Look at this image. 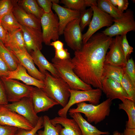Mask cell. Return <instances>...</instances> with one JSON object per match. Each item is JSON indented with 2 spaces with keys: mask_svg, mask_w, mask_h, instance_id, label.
I'll list each match as a JSON object with an SVG mask.
<instances>
[{
  "mask_svg": "<svg viewBox=\"0 0 135 135\" xmlns=\"http://www.w3.org/2000/svg\"><path fill=\"white\" fill-rule=\"evenodd\" d=\"M112 39L102 32L94 34L74 51L71 59L76 75L86 84L101 90L105 57Z\"/></svg>",
  "mask_w": 135,
  "mask_h": 135,
  "instance_id": "obj_1",
  "label": "cell"
},
{
  "mask_svg": "<svg viewBox=\"0 0 135 135\" xmlns=\"http://www.w3.org/2000/svg\"><path fill=\"white\" fill-rule=\"evenodd\" d=\"M112 100L107 98L97 105L82 102L76 104V108H70L68 112L70 115L75 112L84 114L90 123L96 124L104 120L109 116Z\"/></svg>",
  "mask_w": 135,
  "mask_h": 135,
  "instance_id": "obj_2",
  "label": "cell"
},
{
  "mask_svg": "<svg viewBox=\"0 0 135 135\" xmlns=\"http://www.w3.org/2000/svg\"><path fill=\"white\" fill-rule=\"evenodd\" d=\"M45 75L44 85L42 90L50 98L64 108L70 97V87L62 78L55 77L47 71Z\"/></svg>",
  "mask_w": 135,
  "mask_h": 135,
  "instance_id": "obj_3",
  "label": "cell"
},
{
  "mask_svg": "<svg viewBox=\"0 0 135 135\" xmlns=\"http://www.w3.org/2000/svg\"><path fill=\"white\" fill-rule=\"evenodd\" d=\"M71 59L60 60L54 58L52 59V63L60 77L68 84L71 90H86L92 89L91 86L84 82L75 74Z\"/></svg>",
  "mask_w": 135,
  "mask_h": 135,
  "instance_id": "obj_4",
  "label": "cell"
},
{
  "mask_svg": "<svg viewBox=\"0 0 135 135\" xmlns=\"http://www.w3.org/2000/svg\"><path fill=\"white\" fill-rule=\"evenodd\" d=\"M69 91L70 96L67 104L58 112L59 116L67 117L69 110L76 104L85 102H88L94 105L99 104L102 95V90L98 88L86 90L70 89Z\"/></svg>",
  "mask_w": 135,
  "mask_h": 135,
  "instance_id": "obj_5",
  "label": "cell"
},
{
  "mask_svg": "<svg viewBox=\"0 0 135 135\" xmlns=\"http://www.w3.org/2000/svg\"><path fill=\"white\" fill-rule=\"evenodd\" d=\"M0 78L4 86L8 102H17L23 98L31 97L33 87L15 80Z\"/></svg>",
  "mask_w": 135,
  "mask_h": 135,
  "instance_id": "obj_6",
  "label": "cell"
},
{
  "mask_svg": "<svg viewBox=\"0 0 135 135\" xmlns=\"http://www.w3.org/2000/svg\"><path fill=\"white\" fill-rule=\"evenodd\" d=\"M113 24L101 32L106 36L112 38L117 36H122L135 30V21L132 12L130 9L123 12L120 18L113 19Z\"/></svg>",
  "mask_w": 135,
  "mask_h": 135,
  "instance_id": "obj_7",
  "label": "cell"
},
{
  "mask_svg": "<svg viewBox=\"0 0 135 135\" xmlns=\"http://www.w3.org/2000/svg\"><path fill=\"white\" fill-rule=\"evenodd\" d=\"M90 7L92 9L93 15L87 30L82 35L83 43L87 42L98 30L103 27L110 26L113 22V18L100 9L97 5L92 4Z\"/></svg>",
  "mask_w": 135,
  "mask_h": 135,
  "instance_id": "obj_8",
  "label": "cell"
},
{
  "mask_svg": "<svg viewBox=\"0 0 135 135\" xmlns=\"http://www.w3.org/2000/svg\"><path fill=\"white\" fill-rule=\"evenodd\" d=\"M42 30L43 42L46 45L50 46L51 40L54 41L59 38V23L58 17L52 11L44 13L40 19Z\"/></svg>",
  "mask_w": 135,
  "mask_h": 135,
  "instance_id": "obj_9",
  "label": "cell"
},
{
  "mask_svg": "<svg viewBox=\"0 0 135 135\" xmlns=\"http://www.w3.org/2000/svg\"><path fill=\"white\" fill-rule=\"evenodd\" d=\"M0 125L29 130L34 127L26 118L4 105H0Z\"/></svg>",
  "mask_w": 135,
  "mask_h": 135,
  "instance_id": "obj_10",
  "label": "cell"
},
{
  "mask_svg": "<svg viewBox=\"0 0 135 135\" xmlns=\"http://www.w3.org/2000/svg\"><path fill=\"white\" fill-rule=\"evenodd\" d=\"M4 106L24 118L34 127L38 120L40 117L34 111L31 97H24L18 101Z\"/></svg>",
  "mask_w": 135,
  "mask_h": 135,
  "instance_id": "obj_11",
  "label": "cell"
},
{
  "mask_svg": "<svg viewBox=\"0 0 135 135\" xmlns=\"http://www.w3.org/2000/svg\"><path fill=\"white\" fill-rule=\"evenodd\" d=\"M80 20V16L69 22L65 27L63 32L67 46L74 51L80 50L83 44Z\"/></svg>",
  "mask_w": 135,
  "mask_h": 135,
  "instance_id": "obj_12",
  "label": "cell"
},
{
  "mask_svg": "<svg viewBox=\"0 0 135 135\" xmlns=\"http://www.w3.org/2000/svg\"><path fill=\"white\" fill-rule=\"evenodd\" d=\"M122 36H116L110 45L109 50L105 57L104 64L118 66L122 68L127 60L125 57L122 46Z\"/></svg>",
  "mask_w": 135,
  "mask_h": 135,
  "instance_id": "obj_13",
  "label": "cell"
},
{
  "mask_svg": "<svg viewBox=\"0 0 135 135\" xmlns=\"http://www.w3.org/2000/svg\"><path fill=\"white\" fill-rule=\"evenodd\" d=\"M34 111L37 113L48 110L54 106L58 104L50 98L42 89L33 87L31 97Z\"/></svg>",
  "mask_w": 135,
  "mask_h": 135,
  "instance_id": "obj_14",
  "label": "cell"
},
{
  "mask_svg": "<svg viewBox=\"0 0 135 135\" xmlns=\"http://www.w3.org/2000/svg\"><path fill=\"white\" fill-rule=\"evenodd\" d=\"M22 31L25 47L28 52L30 53L42 48L43 37L42 31L22 26Z\"/></svg>",
  "mask_w": 135,
  "mask_h": 135,
  "instance_id": "obj_15",
  "label": "cell"
},
{
  "mask_svg": "<svg viewBox=\"0 0 135 135\" xmlns=\"http://www.w3.org/2000/svg\"><path fill=\"white\" fill-rule=\"evenodd\" d=\"M12 51L17 58L19 63L25 68L30 75L36 79L44 81L45 75L42 73L36 68L31 55L26 48Z\"/></svg>",
  "mask_w": 135,
  "mask_h": 135,
  "instance_id": "obj_16",
  "label": "cell"
},
{
  "mask_svg": "<svg viewBox=\"0 0 135 135\" xmlns=\"http://www.w3.org/2000/svg\"><path fill=\"white\" fill-rule=\"evenodd\" d=\"M102 88V91L107 98L112 100L118 99L121 101L126 99L130 100L120 83L117 81L103 78Z\"/></svg>",
  "mask_w": 135,
  "mask_h": 135,
  "instance_id": "obj_17",
  "label": "cell"
},
{
  "mask_svg": "<svg viewBox=\"0 0 135 135\" xmlns=\"http://www.w3.org/2000/svg\"><path fill=\"white\" fill-rule=\"evenodd\" d=\"M52 8L56 12L58 18L60 36L63 34L64 28L68 24L80 17L81 12L62 7L54 2L52 3Z\"/></svg>",
  "mask_w": 135,
  "mask_h": 135,
  "instance_id": "obj_18",
  "label": "cell"
},
{
  "mask_svg": "<svg viewBox=\"0 0 135 135\" xmlns=\"http://www.w3.org/2000/svg\"><path fill=\"white\" fill-rule=\"evenodd\" d=\"M17 2L15 4L12 12L18 22L21 26L42 31L40 20L26 12Z\"/></svg>",
  "mask_w": 135,
  "mask_h": 135,
  "instance_id": "obj_19",
  "label": "cell"
},
{
  "mask_svg": "<svg viewBox=\"0 0 135 135\" xmlns=\"http://www.w3.org/2000/svg\"><path fill=\"white\" fill-rule=\"evenodd\" d=\"M5 77L7 79L20 80L26 85L34 86L42 89L44 86V82L36 79L30 75L25 68L20 63L16 70L10 71L8 76Z\"/></svg>",
  "mask_w": 135,
  "mask_h": 135,
  "instance_id": "obj_20",
  "label": "cell"
},
{
  "mask_svg": "<svg viewBox=\"0 0 135 135\" xmlns=\"http://www.w3.org/2000/svg\"><path fill=\"white\" fill-rule=\"evenodd\" d=\"M50 120L54 126L59 124L64 127L61 130L60 135H82L78 123L73 118L59 116L50 119Z\"/></svg>",
  "mask_w": 135,
  "mask_h": 135,
  "instance_id": "obj_21",
  "label": "cell"
},
{
  "mask_svg": "<svg viewBox=\"0 0 135 135\" xmlns=\"http://www.w3.org/2000/svg\"><path fill=\"white\" fill-rule=\"evenodd\" d=\"M30 53L34 63L38 66L40 71L42 73L45 75L46 71H48L54 77H60L58 72L52 63L47 60L40 50H37L32 51Z\"/></svg>",
  "mask_w": 135,
  "mask_h": 135,
  "instance_id": "obj_22",
  "label": "cell"
},
{
  "mask_svg": "<svg viewBox=\"0 0 135 135\" xmlns=\"http://www.w3.org/2000/svg\"><path fill=\"white\" fill-rule=\"evenodd\" d=\"M78 123L82 135H108V131L103 132L98 130L84 118L80 113L75 112L70 115Z\"/></svg>",
  "mask_w": 135,
  "mask_h": 135,
  "instance_id": "obj_23",
  "label": "cell"
},
{
  "mask_svg": "<svg viewBox=\"0 0 135 135\" xmlns=\"http://www.w3.org/2000/svg\"><path fill=\"white\" fill-rule=\"evenodd\" d=\"M4 44L6 47L12 51L16 50L26 48L21 29L8 33Z\"/></svg>",
  "mask_w": 135,
  "mask_h": 135,
  "instance_id": "obj_24",
  "label": "cell"
},
{
  "mask_svg": "<svg viewBox=\"0 0 135 135\" xmlns=\"http://www.w3.org/2000/svg\"><path fill=\"white\" fill-rule=\"evenodd\" d=\"M0 57L10 71L16 70L19 63L17 58L12 51L6 47L0 40Z\"/></svg>",
  "mask_w": 135,
  "mask_h": 135,
  "instance_id": "obj_25",
  "label": "cell"
},
{
  "mask_svg": "<svg viewBox=\"0 0 135 135\" xmlns=\"http://www.w3.org/2000/svg\"><path fill=\"white\" fill-rule=\"evenodd\" d=\"M122 102L118 104V108L124 110L126 113L128 118L126 122V127L131 128H135V102L131 100L125 99Z\"/></svg>",
  "mask_w": 135,
  "mask_h": 135,
  "instance_id": "obj_26",
  "label": "cell"
},
{
  "mask_svg": "<svg viewBox=\"0 0 135 135\" xmlns=\"http://www.w3.org/2000/svg\"><path fill=\"white\" fill-rule=\"evenodd\" d=\"M18 4L27 12L32 14L40 20L44 13L39 6L36 0H22L18 1Z\"/></svg>",
  "mask_w": 135,
  "mask_h": 135,
  "instance_id": "obj_27",
  "label": "cell"
},
{
  "mask_svg": "<svg viewBox=\"0 0 135 135\" xmlns=\"http://www.w3.org/2000/svg\"><path fill=\"white\" fill-rule=\"evenodd\" d=\"M124 74L123 68L120 67L104 64L102 72L103 78L110 79L120 83Z\"/></svg>",
  "mask_w": 135,
  "mask_h": 135,
  "instance_id": "obj_28",
  "label": "cell"
},
{
  "mask_svg": "<svg viewBox=\"0 0 135 135\" xmlns=\"http://www.w3.org/2000/svg\"><path fill=\"white\" fill-rule=\"evenodd\" d=\"M96 0H62L60 3L65 7L72 10L80 12L86 9L87 6H90L92 4L97 5Z\"/></svg>",
  "mask_w": 135,
  "mask_h": 135,
  "instance_id": "obj_29",
  "label": "cell"
},
{
  "mask_svg": "<svg viewBox=\"0 0 135 135\" xmlns=\"http://www.w3.org/2000/svg\"><path fill=\"white\" fill-rule=\"evenodd\" d=\"M97 6L102 10L110 15L114 19H118L122 16L123 12L114 6L108 0H98Z\"/></svg>",
  "mask_w": 135,
  "mask_h": 135,
  "instance_id": "obj_30",
  "label": "cell"
},
{
  "mask_svg": "<svg viewBox=\"0 0 135 135\" xmlns=\"http://www.w3.org/2000/svg\"><path fill=\"white\" fill-rule=\"evenodd\" d=\"M44 130H38V135H60V134L62 128V126L57 124L54 126L51 123L49 118L46 115L43 116Z\"/></svg>",
  "mask_w": 135,
  "mask_h": 135,
  "instance_id": "obj_31",
  "label": "cell"
},
{
  "mask_svg": "<svg viewBox=\"0 0 135 135\" xmlns=\"http://www.w3.org/2000/svg\"><path fill=\"white\" fill-rule=\"evenodd\" d=\"M1 24L8 32H13L20 28L22 26L18 22L12 12L4 16L2 19Z\"/></svg>",
  "mask_w": 135,
  "mask_h": 135,
  "instance_id": "obj_32",
  "label": "cell"
},
{
  "mask_svg": "<svg viewBox=\"0 0 135 135\" xmlns=\"http://www.w3.org/2000/svg\"><path fill=\"white\" fill-rule=\"evenodd\" d=\"M120 84L130 100L135 102V86L124 72Z\"/></svg>",
  "mask_w": 135,
  "mask_h": 135,
  "instance_id": "obj_33",
  "label": "cell"
},
{
  "mask_svg": "<svg viewBox=\"0 0 135 135\" xmlns=\"http://www.w3.org/2000/svg\"><path fill=\"white\" fill-rule=\"evenodd\" d=\"M18 0H0V22L5 15L12 12Z\"/></svg>",
  "mask_w": 135,
  "mask_h": 135,
  "instance_id": "obj_34",
  "label": "cell"
},
{
  "mask_svg": "<svg viewBox=\"0 0 135 135\" xmlns=\"http://www.w3.org/2000/svg\"><path fill=\"white\" fill-rule=\"evenodd\" d=\"M93 15V11L90 7L81 12L80 16V25L82 31L87 26L89 25Z\"/></svg>",
  "mask_w": 135,
  "mask_h": 135,
  "instance_id": "obj_35",
  "label": "cell"
},
{
  "mask_svg": "<svg viewBox=\"0 0 135 135\" xmlns=\"http://www.w3.org/2000/svg\"><path fill=\"white\" fill-rule=\"evenodd\" d=\"M123 69L124 72L127 74L133 84L135 86V65L132 58L127 60Z\"/></svg>",
  "mask_w": 135,
  "mask_h": 135,
  "instance_id": "obj_36",
  "label": "cell"
},
{
  "mask_svg": "<svg viewBox=\"0 0 135 135\" xmlns=\"http://www.w3.org/2000/svg\"><path fill=\"white\" fill-rule=\"evenodd\" d=\"M43 119L42 116H40L38 120L36 126L31 130H27L18 128L17 135H36V132L43 127Z\"/></svg>",
  "mask_w": 135,
  "mask_h": 135,
  "instance_id": "obj_37",
  "label": "cell"
},
{
  "mask_svg": "<svg viewBox=\"0 0 135 135\" xmlns=\"http://www.w3.org/2000/svg\"><path fill=\"white\" fill-rule=\"evenodd\" d=\"M122 46L125 57L127 60L129 55L133 52V48L129 44L126 34L122 36Z\"/></svg>",
  "mask_w": 135,
  "mask_h": 135,
  "instance_id": "obj_38",
  "label": "cell"
},
{
  "mask_svg": "<svg viewBox=\"0 0 135 135\" xmlns=\"http://www.w3.org/2000/svg\"><path fill=\"white\" fill-rule=\"evenodd\" d=\"M18 129L15 127L0 125V135H16Z\"/></svg>",
  "mask_w": 135,
  "mask_h": 135,
  "instance_id": "obj_39",
  "label": "cell"
},
{
  "mask_svg": "<svg viewBox=\"0 0 135 135\" xmlns=\"http://www.w3.org/2000/svg\"><path fill=\"white\" fill-rule=\"evenodd\" d=\"M39 6L43 9L44 13H48L52 11V0H37Z\"/></svg>",
  "mask_w": 135,
  "mask_h": 135,
  "instance_id": "obj_40",
  "label": "cell"
},
{
  "mask_svg": "<svg viewBox=\"0 0 135 135\" xmlns=\"http://www.w3.org/2000/svg\"><path fill=\"white\" fill-rule=\"evenodd\" d=\"M55 51L54 58L60 60L71 58L70 53L67 49L63 48L61 50Z\"/></svg>",
  "mask_w": 135,
  "mask_h": 135,
  "instance_id": "obj_41",
  "label": "cell"
},
{
  "mask_svg": "<svg viewBox=\"0 0 135 135\" xmlns=\"http://www.w3.org/2000/svg\"><path fill=\"white\" fill-rule=\"evenodd\" d=\"M5 90L0 77V105H6L8 104Z\"/></svg>",
  "mask_w": 135,
  "mask_h": 135,
  "instance_id": "obj_42",
  "label": "cell"
},
{
  "mask_svg": "<svg viewBox=\"0 0 135 135\" xmlns=\"http://www.w3.org/2000/svg\"><path fill=\"white\" fill-rule=\"evenodd\" d=\"M129 3L127 0H117L116 8L120 11L124 12L128 7Z\"/></svg>",
  "mask_w": 135,
  "mask_h": 135,
  "instance_id": "obj_43",
  "label": "cell"
},
{
  "mask_svg": "<svg viewBox=\"0 0 135 135\" xmlns=\"http://www.w3.org/2000/svg\"><path fill=\"white\" fill-rule=\"evenodd\" d=\"M10 71L6 65L0 57V77L7 76Z\"/></svg>",
  "mask_w": 135,
  "mask_h": 135,
  "instance_id": "obj_44",
  "label": "cell"
},
{
  "mask_svg": "<svg viewBox=\"0 0 135 135\" xmlns=\"http://www.w3.org/2000/svg\"><path fill=\"white\" fill-rule=\"evenodd\" d=\"M8 33L3 28L0 22V40L4 44L6 40Z\"/></svg>",
  "mask_w": 135,
  "mask_h": 135,
  "instance_id": "obj_45",
  "label": "cell"
},
{
  "mask_svg": "<svg viewBox=\"0 0 135 135\" xmlns=\"http://www.w3.org/2000/svg\"><path fill=\"white\" fill-rule=\"evenodd\" d=\"M50 46H53L55 50H59L64 48V44L58 40L51 42Z\"/></svg>",
  "mask_w": 135,
  "mask_h": 135,
  "instance_id": "obj_46",
  "label": "cell"
},
{
  "mask_svg": "<svg viewBox=\"0 0 135 135\" xmlns=\"http://www.w3.org/2000/svg\"><path fill=\"white\" fill-rule=\"evenodd\" d=\"M122 134L123 135H135V128H131L126 127Z\"/></svg>",
  "mask_w": 135,
  "mask_h": 135,
  "instance_id": "obj_47",
  "label": "cell"
},
{
  "mask_svg": "<svg viewBox=\"0 0 135 135\" xmlns=\"http://www.w3.org/2000/svg\"><path fill=\"white\" fill-rule=\"evenodd\" d=\"M113 135H123L122 133H121L118 130H116L113 132Z\"/></svg>",
  "mask_w": 135,
  "mask_h": 135,
  "instance_id": "obj_48",
  "label": "cell"
},
{
  "mask_svg": "<svg viewBox=\"0 0 135 135\" xmlns=\"http://www.w3.org/2000/svg\"><path fill=\"white\" fill-rule=\"evenodd\" d=\"M36 135H38L37 134H36Z\"/></svg>",
  "mask_w": 135,
  "mask_h": 135,
  "instance_id": "obj_49",
  "label": "cell"
},
{
  "mask_svg": "<svg viewBox=\"0 0 135 135\" xmlns=\"http://www.w3.org/2000/svg\"><path fill=\"white\" fill-rule=\"evenodd\" d=\"M16 135H17L16 134Z\"/></svg>",
  "mask_w": 135,
  "mask_h": 135,
  "instance_id": "obj_50",
  "label": "cell"
}]
</instances>
